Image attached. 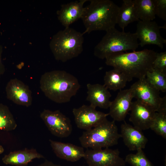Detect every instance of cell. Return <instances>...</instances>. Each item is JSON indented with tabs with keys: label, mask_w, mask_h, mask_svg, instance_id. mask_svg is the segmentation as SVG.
<instances>
[{
	"label": "cell",
	"mask_w": 166,
	"mask_h": 166,
	"mask_svg": "<svg viewBox=\"0 0 166 166\" xmlns=\"http://www.w3.org/2000/svg\"><path fill=\"white\" fill-rule=\"evenodd\" d=\"M156 52L145 49L131 52L112 53L105 58V64L123 73L128 81L134 78L138 79L146 77L147 73L153 70L152 63Z\"/></svg>",
	"instance_id": "6da1fadb"
},
{
	"label": "cell",
	"mask_w": 166,
	"mask_h": 166,
	"mask_svg": "<svg viewBox=\"0 0 166 166\" xmlns=\"http://www.w3.org/2000/svg\"><path fill=\"white\" fill-rule=\"evenodd\" d=\"M40 88L45 96L57 103L69 102L80 88L78 79L64 70H54L42 74Z\"/></svg>",
	"instance_id": "7a4b0ae2"
},
{
	"label": "cell",
	"mask_w": 166,
	"mask_h": 166,
	"mask_svg": "<svg viewBox=\"0 0 166 166\" xmlns=\"http://www.w3.org/2000/svg\"><path fill=\"white\" fill-rule=\"evenodd\" d=\"M81 17L85 30L83 33L105 31L115 27L120 7L110 0H91Z\"/></svg>",
	"instance_id": "3957f363"
},
{
	"label": "cell",
	"mask_w": 166,
	"mask_h": 166,
	"mask_svg": "<svg viewBox=\"0 0 166 166\" xmlns=\"http://www.w3.org/2000/svg\"><path fill=\"white\" fill-rule=\"evenodd\" d=\"M83 35L69 27L53 35L50 47L55 59L65 62L78 57L83 50Z\"/></svg>",
	"instance_id": "277c9868"
},
{
	"label": "cell",
	"mask_w": 166,
	"mask_h": 166,
	"mask_svg": "<svg viewBox=\"0 0 166 166\" xmlns=\"http://www.w3.org/2000/svg\"><path fill=\"white\" fill-rule=\"evenodd\" d=\"M106 32L94 49V55L99 58L105 59L114 53L128 50L135 51L138 47L139 43L135 33L126 32L124 30L121 32L115 27Z\"/></svg>",
	"instance_id": "5b68a950"
},
{
	"label": "cell",
	"mask_w": 166,
	"mask_h": 166,
	"mask_svg": "<svg viewBox=\"0 0 166 166\" xmlns=\"http://www.w3.org/2000/svg\"><path fill=\"white\" fill-rule=\"evenodd\" d=\"M121 137L115 121H109L106 118L95 127L84 132L79 140L82 147L96 149L116 145Z\"/></svg>",
	"instance_id": "8992f818"
},
{
	"label": "cell",
	"mask_w": 166,
	"mask_h": 166,
	"mask_svg": "<svg viewBox=\"0 0 166 166\" xmlns=\"http://www.w3.org/2000/svg\"><path fill=\"white\" fill-rule=\"evenodd\" d=\"M130 88L134 98L147 105L156 112L166 113V97L160 96V91L147 80L146 77L139 79Z\"/></svg>",
	"instance_id": "52a82bcc"
},
{
	"label": "cell",
	"mask_w": 166,
	"mask_h": 166,
	"mask_svg": "<svg viewBox=\"0 0 166 166\" xmlns=\"http://www.w3.org/2000/svg\"><path fill=\"white\" fill-rule=\"evenodd\" d=\"M40 117L53 135L65 138L71 134L72 127L71 121L59 110L44 109L40 113Z\"/></svg>",
	"instance_id": "ba28073f"
},
{
	"label": "cell",
	"mask_w": 166,
	"mask_h": 166,
	"mask_svg": "<svg viewBox=\"0 0 166 166\" xmlns=\"http://www.w3.org/2000/svg\"><path fill=\"white\" fill-rule=\"evenodd\" d=\"M118 149H87L84 158L88 166H124L126 162Z\"/></svg>",
	"instance_id": "9c48e42d"
},
{
	"label": "cell",
	"mask_w": 166,
	"mask_h": 166,
	"mask_svg": "<svg viewBox=\"0 0 166 166\" xmlns=\"http://www.w3.org/2000/svg\"><path fill=\"white\" fill-rule=\"evenodd\" d=\"M161 28L166 29V25L160 26L155 21L139 20L135 33L140 41L139 45L143 47L147 45H155L163 49L166 40L160 34V30Z\"/></svg>",
	"instance_id": "30bf717a"
},
{
	"label": "cell",
	"mask_w": 166,
	"mask_h": 166,
	"mask_svg": "<svg viewBox=\"0 0 166 166\" xmlns=\"http://www.w3.org/2000/svg\"><path fill=\"white\" fill-rule=\"evenodd\" d=\"M91 105H83L77 108H74L72 112L77 127L87 130L97 125L109 115L98 111Z\"/></svg>",
	"instance_id": "8fae6325"
},
{
	"label": "cell",
	"mask_w": 166,
	"mask_h": 166,
	"mask_svg": "<svg viewBox=\"0 0 166 166\" xmlns=\"http://www.w3.org/2000/svg\"><path fill=\"white\" fill-rule=\"evenodd\" d=\"M134 94L132 89L120 90L109 107V113L115 121H125L127 115L130 111Z\"/></svg>",
	"instance_id": "7c38bea8"
},
{
	"label": "cell",
	"mask_w": 166,
	"mask_h": 166,
	"mask_svg": "<svg viewBox=\"0 0 166 166\" xmlns=\"http://www.w3.org/2000/svg\"><path fill=\"white\" fill-rule=\"evenodd\" d=\"M129 121L133 126L142 131L150 128L156 112L137 101L132 102Z\"/></svg>",
	"instance_id": "4fadbf2b"
},
{
	"label": "cell",
	"mask_w": 166,
	"mask_h": 166,
	"mask_svg": "<svg viewBox=\"0 0 166 166\" xmlns=\"http://www.w3.org/2000/svg\"><path fill=\"white\" fill-rule=\"evenodd\" d=\"M6 91L7 98L14 103L28 107L32 103V93L28 86L17 78L7 83Z\"/></svg>",
	"instance_id": "5bb4252c"
},
{
	"label": "cell",
	"mask_w": 166,
	"mask_h": 166,
	"mask_svg": "<svg viewBox=\"0 0 166 166\" xmlns=\"http://www.w3.org/2000/svg\"><path fill=\"white\" fill-rule=\"evenodd\" d=\"M121 128V137L129 150L137 151L145 148L148 140L142 130L125 121Z\"/></svg>",
	"instance_id": "9a60e30c"
},
{
	"label": "cell",
	"mask_w": 166,
	"mask_h": 166,
	"mask_svg": "<svg viewBox=\"0 0 166 166\" xmlns=\"http://www.w3.org/2000/svg\"><path fill=\"white\" fill-rule=\"evenodd\" d=\"M88 0H80L61 5L57 12L58 18L65 28L69 27L73 23L81 18L84 3Z\"/></svg>",
	"instance_id": "2e32d148"
},
{
	"label": "cell",
	"mask_w": 166,
	"mask_h": 166,
	"mask_svg": "<svg viewBox=\"0 0 166 166\" xmlns=\"http://www.w3.org/2000/svg\"><path fill=\"white\" fill-rule=\"evenodd\" d=\"M86 86V100L90 103V105L95 108H109L111 103L110 101L111 95L106 87L99 84L88 83Z\"/></svg>",
	"instance_id": "e0dca14e"
},
{
	"label": "cell",
	"mask_w": 166,
	"mask_h": 166,
	"mask_svg": "<svg viewBox=\"0 0 166 166\" xmlns=\"http://www.w3.org/2000/svg\"><path fill=\"white\" fill-rule=\"evenodd\" d=\"M51 146L58 157L68 161H78L85 155L83 148L69 143H65L49 140Z\"/></svg>",
	"instance_id": "ac0fdd59"
},
{
	"label": "cell",
	"mask_w": 166,
	"mask_h": 166,
	"mask_svg": "<svg viewBox=\"0 0 166 166\" xmlns=\"http://www.w3.org/2000/svg\"><path fill=\"white\" fill-rule=\"evenodd\" d=\"M44 156L34 148H26L22 150L11 152L2 159L3 163L16 166H24L36 158H43Z\"/></svg>",
	"instance_id": "d6986e66"
},
{
	"label": "cell",
	"mask_w": 166,
	"mask_h": 166,
	"mask_svg": "<svg viewBox=\"0 0 166 166\" xmlns=\"http://www.w3.org/2000/svg\"><path fill=\"white\" fill-rule=\"evenodd\" d=\"M139 20L134 0H123L121 6L119 8L117 24L124 30L129 24Z\"/></svg>",
	"instance_id": "ffe728a7"
},
{
	"label": "cell",
	"mask_w": 166,
	"mask_h": 166,
	"mask_svg": "<svg viewBox=\"0 0 166 166\" xmlns=\"http://www.w3.org/2000/svg\"><path fill=\"white\" fill-rule=\"evenodd\" d=\"M104 85L109 89L121 90L126 86L128 79L119 70L113 69L106 72L104 78Z\"/></svg>",
	"instance_id": "44dd1931"
},
{
	"label": "cell",
	"mask_w": 166,
	"mask_h": 166,
	"mask_svg": "<svg viewBox=\"0 0 166 166\" xmlns=\"http://www.w3.org/2000/svg\"><path fill=\"white\" fill-rule=\"evenodd\" d=\"M138 19L143 21H152L156 18L152 0H134Z\"/></svg>",
	"instance_id": "7402d4cb"
},
{
	"label": "cell",
	"mask_w": 166,
	"mask_h": 166,
	"mask_svg": "<svg viewBox=\"0 0 166 166\" xmlns=\"http://www.w3.org/2000/svg\"><path fill=\"white\" fill-rule=\"evenodd\" d=\"M17 124L8 107L0 103V130L6 131L15 129Z\"/></svg>",
	"instance_id": "603a6c76"
},
{
	"label": "cell",
	"mask_w": 166,
	"mask_h": 166,
	"mask_svg": "<svg viewBox=\"0 0 166 166\" xmlns=\"http://www.w3.org/2000/svg\"><path fill=\"white\" fill-rule=\"evenodd\" d=\"M148 81L159 91H166V74L153 70L148 72L146 75Z\"/></svg>",
	"instance_id": "cb8c5ba5"
},
{
	"label": "cell",
	"mask_w": 166,
	"mask_h": 166,
	"mask_svg": "<svg viewBox=\"0 0 166 166\" xmlns=\"http://www.w3.org/2000/svg\"><path fill=\"white\" fill-rule=\"evenodd\" d=\"M124 160L126 163H128L131 166H154L142 149L137 150L135 154H128Z\"/></svg>",
	"instance_id": "d4e9b609"
},
{
	"label": "cell",
	"mask_w": 166,
	"mask_h": 166,
	"mask_svg": "<svg viewBox=\"0 0 166 166\" xmlns=\"http://www.w3.org/2000/svg\"><path fill=\"white\" fill-rule=\"evenodd\" d=\"M150 128L166 139V113L156 112Z\"/></svg>",
	"instance_id": "484cf974"
},
{
	"label": "cell",
	"mask_w": 166,
	"mask_h": 166,
	"mask_svg": "<svg viewBox=\"0 0 166 166\" xmlns=\"http://www.w3.org/2000/svg\"><path fill=\"white\" fill-rule=\"evenodd\" d=\"M153 69L166 74V52L157 53L152 63Z\"/></svg>",
	"instance_id": "4316f807"
},
{
	"label": "cell",
	"mask_w": 166,
	"mask_h": 166,
	"mask_svg": "<svg viewBox=\"0 0 166 166\" xmlns=\"http://www.w3.org/2000/svg\"><path fill=\"white\" fill-rule=\"evenodd\" d=\"M156 15L166 21V0H152Z\"/></svg>",
	"instance_id": "83f0119b"
},
{
	"label": "cell",
	"mask_w": 166,
	"mask_h": 166,
	"mask_svg": "<svg viewBox=\"0 0 166 166\" xmlns=\"http://www.w3.org/2000/svg\"><path fill=\"white\" fill-rule=\"evenodd\" d=\"M38 166H62L60 165L55 164L53 162L45 160L43 163L39 165Z\"/></svg>",
	"instance_id": "f1b7e54d"
},
{
	"label": "cell",
	"mask_w": 166,
	"mask_h": 166,
	"mask_svg": "<svg viewBox=\"0 0 166 166\" xmlns=\"http://www.w3.org/2000/svg\"><path fill=\"white\" fill-rule=\"evenodd\" d=\"M4 151L3 147L0 144V154H2Z\"/></svg>",
	"instance_id": "f546056e"
},
{
	"label": "cell",
	"mask_w": 166,
	"mask_h": 166,
	"mask_svg": "<svg viewBox=\"0 0 166 166\" xmlns=\"http://www.w3.org/2000/svg\"></svg>",
	"instance_id": "4dcf8cb0"
}]
</instances>
